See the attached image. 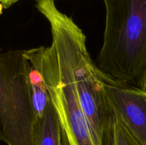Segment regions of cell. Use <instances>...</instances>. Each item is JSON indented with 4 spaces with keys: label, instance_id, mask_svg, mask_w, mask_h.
<instances>
[{
    "label": "cell",
    "instance_id": "9c48e42d",
    "mask_svg": "<svg viewBox=\"0 0 146 145\" xmlns=\"http://www.w3.org/2000/svg\"><path fill=\"white\" fill-rule=\"evenodd\" d=\"M18 1L19 0H0L1 11L9 9Z\"/></svg>",
    "mask_w": 146,
    "mask_h": 145
},
{
    "label": "cell",
    "instance_id": "8992f818",
    "mask_svg": "<svg viewBox=\"0 0 146 145\" xmlns=\"http://www.w3.org/2000/svg\"><path fill=\"white\" fill-rule=\"evenodd\" d=\"M36 145H63L62 126L51 100L37 125Z\"/></svg>",
    "mask_w": 146,
    "mask_h": 145
},
{
    "label": "cell",
    "instance_id": "5b68a950",
    "mask_svg": "<svg viewBox=\"0 0 146 145\" xmlns=\"http://www.w3.org/2000/svg\"><path fill=\"white\" fill-rule=\"evenodd\" d=\"M106 95L119 119L140 145H146V90L120 82L98 68Z\"/></svg>",
    "mask_w": 146,
    "mask_h": 145
},
{
    "label": "cell",
    "instance_id": "8fae6325",
    "mask_svg": "<svg viewBox=\"0 0 146 145\" xmlns=\"http://www.w3.org/2000/svg\"><path fill=\"white\" fill-rule=\"evenodd\" d=\"M62 142H63V145H69V142H68V139H67V136L66 135L63 128H62Z\"/></svg>",
    "mask_w": 146,
    "mask_h": 145
},
{
    "label": "cell",
    "instance_id": "7a4b0ae2",
    "mask_svg": "<svg viewBox=\"0 0 146 145\" xmlns=\"http://www.w3.org/2000/svg\"><path fill=\"white\" fill-rule=\"evenodd\" d=\"M103 1L106 25L97 66L120 82L138 83L146 67V0Z\"/></svg>",
    "mask_w": 146,
    "mask_h": 145
},
{
    "label": "cell",
    "instance_id": "30bf717a",
    "mask_svg": "<svg viewBox=\"0 0 146 145\" xmlns=\"http://www.w3.org/2000/svg\"><path fill=\"white\" fill-rule=\"evenodd\" d=\"M138 85L140 88L146 90V67L140 78Z\"/></svg>",
    "mask_w": 146,
    "mask_h": 145
},
{
    "label": "cell",
    "instance_id": "277c9868",
    "mask_svg": "<svg viewBox=\"0 0 146 145\" xmlns=\"http://www.w3.org/2000/svg\"><path fill=\"white\" fill-rule=\"evenodd\" d=\"M0 139L7 145H36L38 120L23 50L0 55Z\"/></svg>",
    "mask_w": 146,
    "mask_h": 145
},
{
    "label": "cell",
    "instance_id": "52a82bcc",
    "mask_svg": "<svg viewBox=\"0 0 146 145\" xmlns=\"http://www.w3.org/2000/svg\"><path fill=\"white\" fill-rule=\"evenodd\" d=\"M27 74L33 105L38 120L39 121L44 115L48 103L51 101V97L40 71L28 61Z\"/></svg>",
    "mask_w": 146,
    "mask_h": 145
},
{
    "label": "cell",
    "instance_id": "6da1fadb",
    "mask_svg": "<svg viewBox=\"0 0 146 145\" xmlns=\"http://www.w3.org/2000/svg\"><path fill=\"white\" fill-rule=\"evenodd\" d=\"M36 7L48 20L52 40L58 43L71 66L81 107L98 145H110L115 122L98 68L86 47V37L72 18L58 9L54 0H36Z\"/></svg>",
    "mask_w": 146,
    "mask_h": 145
},
{
    "label": "cell",
    "instance_id": "3957f363",
    "mask_svg": "<svg viewBox=\"0 0 146 145\" xmlns=\"http://www.w3.org/2000/svg\"><path fill=\"white\" fill-rule=\"evenodd\" d=\"M26 59L38 68L59 117L69 145H98L81 107L72 71L58 43L23 50Z\"/></svg>",
    "mask_w": 146,
    "mask_h": 145
},
{
    "label": "cell",
    "instance_id": "ba28073f",
    "mask_svg": "<svg viewBox=\"0 0 146 145\" xmlns=\"http://www.w3.org/2000/svg\"><path fill=\"white\" fill-rule=\"evenodd\" d=\"M110 145H140L123 124L115 118L113 134Z\"/></svg>",
    "mask_w": 146,
    "mask_h": 145
}]
</instances>
